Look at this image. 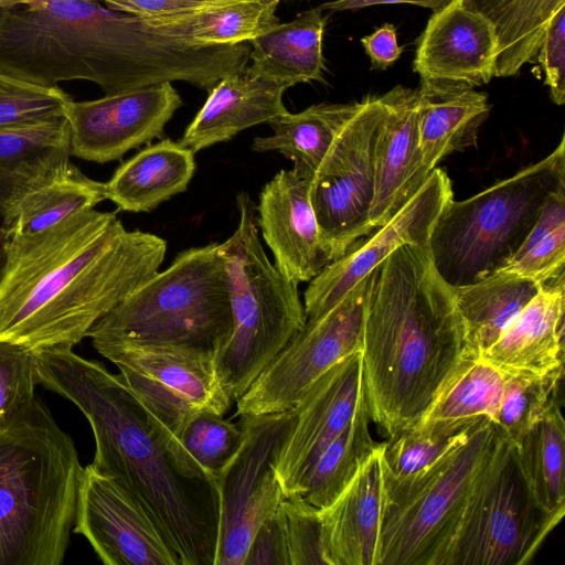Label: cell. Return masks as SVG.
I'll return each mask as SVG.
<instances>
[{
	"mask_svg": "<svg viewBox=\"0 0 565 565\" xmlns=\"http://www.w3.org/2000/svg\"><path fill=\"white\" fill-rule=\"evenodd\" d=\"M167 242L87 209L32 234H11L0 278V340L34 353L74 348L159 271Z\"/></svg>",
	"mask_w": 565,
	"mask_h": 565,
	"instance_id": "obj_1",
	"label": "cell"
},
{
	"mask_svg": "<svg viewBox=\"0 0 565 565\" xmlns=\"http://www.w3.org/2000/svg\"><path fill=\"white\" fill-rule=\"evenodd\" d=\"M39 384L75 404L95 439L92 465L121 483L152 516L182 565H214L216 478L130 391L119 374L73 348L35 353Z\"/></svg>",
	"mask_w": 565,
	"mask_h": 565,
	"instance_id": "obj_2",
	"label": "cell"
},
{
	"mask_svg": "<svg viewBox=\"0 0 565 565\" xmlns=\"http://www.w3.org/2000/svg\"><path fill=\"white\" fill-rule=\"evenodd\" d=\"M465 352L452 287L428 245H405L379 266L361 349L364 394L388 437L411 428Z\"/></svg>",
	"mask_w": 565,
	"mask_h": 565,
	"instance_id": "obj_3",
	"label": "cell"
},
{
	"mask_svg": "<svg viewBox=\"0 0 565 565\" xmlns=\"http://www.w3.org/2000/svg\"><path fill=\"white\" fill-rule=\"evenodd\" d=\"M166 38L97 0H40L0 9V72L44 86L74 79L105 95L156 84Z\"/></svg>",
	"mask_w": 565,
	"mask_h": 565,
	"instance_id": "obj_4",
	"label": "cell"
},
{
	"mask_svg": "<svg viewBox=\"0 0 565 565\" xmlns=\"http://www.w3.org/2000/svg\"><path fill=\"white\" fill-rule=\"evenodd\" d=\"M72 437L36 397L0 431V565H61L83 472Z\"/></svg>",
	"mask_w": 565,
	"mask_h": 565,
	"instance_id": "obj_5",
	"label": "cell"
},
{
	"mask_svg": "<svg viewBox=\"0 0 565 565\" xmlns=\"http://www.w3.org/2000/svg\"><path fill=\"white\" fill-rule=\"evenodd\" d=\"M236 204L237 227L218 244L228 275L233 329L214 354L232 402L245 394L307 320L298 285L281 275L264 250L256 204L245 191L237 193Z\"/></svg>",
	"mask_w": 565,
	"mask_h": 565,
	"instance_id": "obj_6",
	"label": "cell"
},
{
	"mask_svg": "<svg viewBox=\"0 0 565 565\" xmlns=\"http://www.w3.org/2000/svg\"><path fill=\"white\" fill-rule=\"evenodd\" d=\"M233 329L230 284L218 244L180 252L89 330L95 341L199 348L213 354Z\"/></svg>",
	"mask_w": 565,
	"mask_h": 565,
	"instance_id": "obj_7",
	"label": "cell"
},
{
	"mask_svg": "<svg viewBox=\"0 0 565 565\" xmlns=\"http://www.w3.org/2000/svg\"><path fill=\"white\" fill-rule=\"evenodd\" d=\"M565 184V138L542 160L461 201L437 218L428 247L450 286L475 282L516 253L547 195Z\"/></svg>",
	"mask_w": 565,
	"mask_h": 565,
	"instance_id": "obj_8",
	"label": "cell"
},
{
	"mask_svg": "<svg viewBox=\"0 0 565 565\" xmlns=\"http://www.w3.org/2000/svg\"><path fill=\"white\" fill-rule=\"evenodd\" d=\"M500 431L481 418L434 463L396 479L384 468L380 565H440Z\"/></svg>",
	"mask_w": 565,
	"mask_h": 565,
	"instance_id": "obj_9",
	"label": "cell"
},
{
	"mask_svg": "<svg viewBox=\"0 0 565 565\" xmlns=\"http://www.w3.org/2000/svg\"><path fill=\"white\" fill-rule=\"evenodd\" d=\"M559 521L541 507L513 441L500 434L440 565H525Z\"/></svg>",
	"mask_w": 565,
	"mask_h": 565,
	"instance_id": "obj_10",
	"label": "cell"
},
{
	"mask_svg": "<svg viewBox=\"0 0 565 565\" xmlns=\"http://www.w3.org/2000/svg\"><path fill=\"white\" fill-rule=\"evenodd\" d=\"M377 267L302 328L236 401L237 415L294 408L309 387L342 359L361 351Z\"/></svg>",
	"mask_w": 565,
	"mask_h": 565,
	"instance_id": "obj_11",
	"label": "cell"
},
{
	"mask_svg": "<svg viewBox=\"0 0 565 565\" xmlns=\"http://www.w3.org/2000/svg\"><path fill=\"white\" fill-rule=\"evenodd\" d=\"M384 116L381 96L360 100L310 180L309 199L329 263L370 235L374 151Z\"/></svg>",
	"mask_w": 565,
	"mask_h": 565,
	"instance_id": "obj_12",
	"label": "cell"
},
{
	"mask_svg": "<svg viewBox=\"0 0 565 565\" xmlns=\"http://www.w3.org/2000/svg\"><path fill=\"white\" fill-rule=\"evenodd\" d=\"M92 343L178 439L199 414L224 415L231 406L210 351L125 340Z\"/></svg>",
	"mask_w": 565,
	"mask_h": 565,
	"instance_id": "obj_13",
	"label": "cell"
},
{
	"mask_svg": "<svg viewBox=\"0 0 565 565\" xmlns=\"http://www.w3.org/2000/svg\"><path fill=\"white\" fill-rule=\"evenodd\" d=\"M295 417V408L241 415L242 443L215 475L220 523L214 565H243L255 532L285 499L275 461Z\"/></svg>",
	"mask_w": 565,
	"mask_h": 565,
	"instance_id": "obj_14",
	"label": "cell"
},
{
	"mask_svg": "<svg viewBox=\"0 0 565 565\" xmlns=\"http://www.w3.org/2000/svg\"><path fill=\"white\" fill-rule=\"evenodd\" d=\"M73 532L106 565H182L143 505L92 463L83 468Z\"/></svg>",
	"mask_w": 565,
	"mask_h": 565,
	"instance_id": "obj_15",
	"label": "cell"
},
{
	"mask_svg": "<svg viewBox=\"0 0 565 565\" xmlns=\"http://www.w3.org/2000/svg\"><path fill=\"white\" fill-rule=\"evenodd\" d=\"M182 99L172 83L67 104L71 157L107 163L161 138Z\"/></svg>",
	"mask_w": 565,
	"mask_h": 565,
	"instance_id": "obj_16",
	"label": "cell"
},
{
	"mask_svg": "<svg viewBox=\"0 0 565 565\" xmlns=\"http://www.w3.org/2000/svg\"><path fill=\"white\" fill-rule=\"evenodd\" d=\"M451 199L449 177L434 168L422 188L390 221L352 244L309 281L303 302L307 319L331 308L399 247L428 245L434 225Z\"/></svg>",
	"mask_w": 565,
	"mask_h": 565,
	"instance_id": "obj_17",
	"label": "cell"
},
{
	"mask_svg": "<svg viewBox=\"0 0 565 565\" xmlns=\"http://www.w3.org/2000/svg\"><path fill=\"white\" fill-rule=\"evenodd\" d=\"M363 393L359 351L322 374L294 407V426L275 461L285 498L297 494L300 480L318 456L353 418Z\"/></svg>",
	"mask_w": 565,
	"mask_h": 565,
	"instance_id": "obj_18",
	"label": "cell"
},
{
	"mask_svg": "<svg viewBox=\"0 0 565 565\" xmlns=\"http://www.w3.org/2000/svg\"><path fill=\"white\" fill-rule=\"evenodd\" d=\"M310 179L280 170L259 193L257 226L274 256V266L291 282L313 279L329 260L320 245L309 199Z\"/></svg>",
	"mask_w": 565,
	"mask_h": 565,
	"instance_id": "obj_19",
	"label": "cell"
},
{
	"mask_svg": "<svg viewBox=\"0 0 565 565\" xmlns=\"http://www.w3.org/2000/svg\"><path fill=\"white\" fill-rule=\"evenodd\" d=\"M497 46L491 22L452 0L430 15L417 41L413 70L420 79L482 86L494 77Z\"/></svg>",
	"mask_w": 565,
	"mask_h": 565,
	"instance_id": "obj_20",
	"label": "cell"
},
{
	"mask_svg": "<svg viewBox=\"0 0 565 565\" xmlns=\"http://www.w3.org/2000/svg\"><path fill=\"white\" fill-rule=\"evenodd\" d=\"M384 443L361 462L338 497L319 509L328 565H380L385 503Z\"/></svg>",
	"mask_w": 565,
	"mask_h": 565,
	"instance_id": "obj_21",
	"label": "cell"
},
{
	"mask_svg": "<svg viewBox=\"0 0 565 565\" xmlns=\"http://www.w3.org/2000/svg\"><path fill=\"white\" fill-rule=\"evenodd\" d=\"M381 98L385 116L375 142L370 234L390 221L430 173L418 146L417 88L397 85Z\"/></svg>",
	"mask_w": 565,
	"mask_h": 565,
	"instance_id": "obj_22",
	"label": "cell"
},
{
	"mask_svg": "<svg viewBox=\"0 0 565 565\" xmlns=\"http://www.w3.org/2000/svg\"><path fill=\"white\" fill-rule=\"evenodd\" d=\"M565 275L541 285L479 358L505 375L564 374Z\"/></svg>",
	"mask_w": 565,
	"mask_h": 565,
	"instance_id": "obj_23",
	"label": "cell"
},
{
	"mask_svg": "<svg viewBox=\"0 0 565 565\" xmlns=\"http://www.w3.org/2000/svg\"><path fill=\"white\" fill-rule=\"evenodd\" d=\"M284 84L252 76L246 72L222 77L185 128L179 143L194 153L232 139L239 131L287 111Z\"/></svg>",
	"mask_w": 565,
	"mask_h": 565,
	"instance_id": "obj_24",
	"label": "cell"
},
{
	"mask_svg": "<svg viewBox=\"0 0 565 565\" xmlns=\"http://www.w3.org/2000/svg\"><path fill=\"white\" fill-rule=\"evenodd\" d=\"M71 162L67 119L57 117L0 130V225L32 190L55 179Z\"/></svg>",
	"mask_w": 565,
	"mask_h": 565,
	"instance_id": "obj_25",
	"label": "cell"
},
{
	"mask_svg": "<svg viewBox=\"0 0 565 565\" xmlns=\"http://www.w3.org/2000/svg\"><path fill=\"white\" fill-rule=\"evenodd\" d=\"M488 95L463 83L420 79L417 88L418 146L428 171L445 157L477 143L489 116Z\"/></svg>",
	"mask_w": 565,
	"mask_h": 565,
	"instance_id": "obj_26",
	"label": "cell"
},
{
	"mask_svg": "<svg viewBox=\"0 0 565 565\" xmlns=\"http://www.w3.org/2000/svg\"><path fill=\"white\" fill-rule=\"evenodd\" d=\"M504 382L505 374L501 371L481 358L463 352L428 408L411 429L449 438L481 418L495 423Z\"/></svg>",
	"mask_w": 565,
	"mask_h": 565,
	"instance_id": "obj_27",
	"label": "cell"
},
{
	"mask_svg": "<svg viewBox=\"0 0 565 565\" xmlns=\"http://www.w3.org/2000/svg\"><path fill=\"white\" fill-rule=\"evenodd\" d=\"M328 15L312 8L248 42L252 76L286 85L324 82L323 33Z\"/></svg>",
	"mask_w": 565,
	"mask_h": 565,
	"instance_id": "obj_28",
	"label": "cell"
},
{
	"mask_svg": "<svg viewBox=\"0 0 565 565\" xmlns=\"http://www.w3.org/2000/svg\"><path fill=\"white\" fill-rule=\"evenodd\" d=\"M195 170L194 152L169 138L149 143L122 162L105 182L106 199L118 211L149 212L186 190Z\"/></svg>",
	"mask_w": 565,
	"mask_h": 565,
	"instance_id": "obj_29",
	"label": "cell"
},
{
	"mask_svg": "<svg viewBox=\"0 0 565 565\" xmlns=\"http://www.w3.org/2000/svg\"><path fill=\"white\" fill-rule=\"evenodd\" d=\"M280 0L236 2L162 17H140L153 31L191 46H228L248 43L280 23Z\"/></svg>",
	"mask_w": 565,
	"mask_h": 565,
	"instance_id": "obj_30",
	"label": "cell"
},
{
	"mask_svg": "<svg viewBox=\"0 0 565 565\" xmlns=\"http://www.w3.org/2000/svg\"><path fill=\"white\" fill-rule=\"evenodd\" d=\"M520 275L495 270L468 285L452 287L465 331V353L480 355L540 289Z\"/></svg>",
	"mask_w": 565,
	"mask_h": 565,
	"instance_id": "obj_31",
	"label": "cell"
},
{
	"mask_svg": "<svg viewBox=\"0 0 565 565\" xmlns=\"http://www.w3.org/2000/svg\"><path fill=\"white\" fill-rule=\"evenodd\" d=\"M359 106L360 102L321 103L296 114L287 110L267 122L273 135L256 137L252 150L278 151L294 162L292 169L311 180L337 136Z\"/></svg>",
	"mask_w": 565,
	"mask_h": 565,
	"instance_id": "obj_32",
	"label": "cell"
},
{
	"mask_svg": "<svg viewBox=\"0 0 565 565\" xmlns=\"http://www.w3.org/2000/svg\"><path fill=\"white\" fill-rule=\"evenodd\" d=\"M481 13L497 34L494 77L518 75L539 53L548 22L565 0H460Z\"/></svg>",
	"mask_w": 565,
	"mask_h": 565,
	"instance_id": "obj_33",
	"label": "cell"
},
{
	"mask_svg": "<svg viewBox=\"0 0 565 565\" xmlns=\"http://www.w3.org/2000/svg\"><path fill=\"white\" fill-rule=\"evenodd\" d=\"M522 472L541 507L565 513V422L558 399L514 443Z\"/></svg>",
	"mask_w": 565,
	"mask_h": 565,
	"instance_id": "obj_34",
	"label": "cell"
},
{
	"mask_svg": "<svg viewBox=\"0 0 565 565\" xmlns=\"http://www.w3.org/2000/svg\"><path fill=\"white\" fill-rule=\"evenodd\" d=\"M370 422L363 393L353 418L318 456L300 480L297 494L318 509L329 505L379 445L370 433Z\"/></svg>",
	"mask_w": 565,
	"mask_h": 565,
	"instance_id": "obj_35",
	"label": "cell"
},
{
	"mask_svg": "<svg viewBox=\"0 0 565 565\" xmlns=\"http://www.w3.org/2000/svg\"><path fill=\"white\" fill-rule=\"evenodd\" d=\"M105 200V182L90 179L70 162L58 177L29 192L2 225L11 234H32Z\"/></svg>",
	"mask_w": 565,
	"mask_h": 565,
	"instance_id": "obj_36",
	"label": "cell"
},
{
	"mask_svg": "<svg viewBox=\"0 0 565 565\" xmlns=\"http://www.w3.org/2000/svg\"><path fill=\"white\" fill-rule=\"evenodd\" d=\"M563 375H505L495 425L515 441L558 399Z\"/></svg>",
	"mask_w": 565,
	"mask_h": 565,
	"instance_id": "obj_37",
	"label": "cell"
},
{
	"mask_svg": "<svg viewBox=\"0 0 565 565\" xmlns=\"http://www.w3.org/2000/svg\"><path fill=\"white\" fill-rule=\"evenodd\" d=\"M71 100L58 86H44L0 72V130L63 117Z\"/></svg>",
	"mask_w": 565,
	"mask_h": 565,
	"instance_id": "obj_38",
	"label": "cell"
},
{
	"mask_svg": "<svg viewBox=\"0 0 565 565\" xmlns=\"http://www.w3.org/2000/svg\"><path fill=\"white\" fill-rule=\"evenodd\" d=\"M38 384L35 353L0 340V431L33 404Z\"/></svg>",
	"mask_w": 565,
	"mask_h": 565,
	"instance_id": "obj_39",
	"label": "cell"
},
{
	"mask_svg": "<svg viewBox=\"0 0 565 565\" xmlns=\"http://www.w3.org/2000/svg\"><path fill=\"white\" fill-rule=\"evenodd\" d=\"M242 439L239 423L234 424L213 413L195 416L179 438L186 451L214 476L234 456Z\"/></svg>",
	"mask_w": 565,
	"mask_h": 565,
	"instance_id": "obj_40",
	"label": "cell"
},
{
	"mask_svg": "<svg viewBox=\"0 0 565 565\" xmlns=\"http://www.w3.org/2000/svg\"><path fill=\"white\" fill-rule=\"evenodd\" d=\"M466 430L449 438L419 434L411 428L402 430L384 443V468L396 479L416 476L455 445Z\"/></svg>",
	"mask_w": 565,
	"mask_h": 565,
	"instance_id": "obj_41",
	"label": "cell"
},
{
	"mask_svg": "<svg viewBox=\"0 0 565 565\" xmlns=\"http://www.w3.org/2000/svg\"><path fill=\"white\" fill-rule=\"evenodd\" d=\"M285 514L290 565H328L319 509L301 494L281 502Z\"/></svg>",
	"mask_w": 565,
	"mask_h": 565,
	"instance_id": "obj_42",
	"label": "cell"
},
{
	"mask_svg": "<svg viewBox=\"0 0 565 565\" xmlns=\"http://www.w3.org/2000/svg\"><path fill=\"white\" fill-rule=\"evenodd\" d=\"M564 266L565 224L544 236L525 253L510 258L500 269L545 285L565 275Z\"/></svg>",
	"mask_w": 565,
	"mask_h": 565,
	"instance_id": "obj_43",
	"label": "cell"
},
{
	"mask_svg": "<svg viewBox=\"0 0 565 565\" xmlns=\"http://www.w3.org/2000/svg\"><path fill=\"white\" fill-rule=\"evenodd\" d=\"M536 58L554 104L565 103V7L548 22Z\"/></svg>",
	"mask_w": 565,
	"mask_h": 565,
	"instance_id": "obj_44",
	"label": "cell"
},
{
	"mask_svg": "<svg viewBox=\"0 0 565 565\" xmlns=\"http://www.w3.org/2000/svg\"><path fill=\"white\" fill-rule=\"evenodd\" d=\"M243 565H290L281 504L255 532Z\"/></svg>",
	"mask_w": 565,
	"mask_h": 565,
	"instance_id": "obj_45",
	"label": "cell"
},
{
	"mask_svg": "<svg viewBox=\"0 0 565 565\" xmlns=\"http://www.w3.org/2000/svg\"><path fill=\"white\" fill-rule=\"evenodd\" d=\"M238 0H103L110 9L137 17H162L226 6Z\"/></svg>",
	"mask_w": 565,
	"mask_h": 565,
	"instance_id": "obj_46",
	"label": "cell"
},
{
	"mask_svg": "<svg viewBox=\"0 0 565 565\" xmlns=\"http://www.w3.org/2000/svg\"><path fill=\"white\" fill-rule=\"evenodd\" d=\"M565 224V184L553 190L545 199L539 216L530 233L512 256L525 253L531 246L550 234L552 231ZM511 257V258H512Z\"/></svg>",
	"mask_w": 565,
	"mask_h": 565,
	"instance_id": "obj_47",
	"label": "cell"
},
{
	"mask_svg": "<svg viewBox=\"0 0 565 565\" xmlns=\"http://www.w3.org/2000/svg\"><path fill=\"white\" fill-rule=\"evenodd\" d=\"M362 46L370 57L371 68L385 71L402 55L404 47L398 44L397 30L392 23H384L374 32L361 39Z\"/></svg>",
	"mask_w": 565,
	"mask_h": 565,
	"instance_id": "obj_48",
	"label": "cell"
},
{
	"mask_svg": "<svg viewBox=\"0 0 565 565\" xmlns=\"http://www.w3.org/2000/svg\"><path fill=\"white\" fill-rule=\"evenodd\" d=\"M452 0H332L322 3L319 8L329 11L359 10L380 4L409 3L426 9L438 11L448 6Z\"/></svg>",
	"mask_w": 565,
	"mask_h": 565,
	"instance_id": "obj_49",
	"label": "cell"
},
{
	"mask_svg": "<svg viewBox=\"0 0 565 565\" xmlns=\"http://www.w3.org/2000/svg\"><path fill=\"white\" fill-rule=\"evenodd\" d=\"M9 238H10L9 230L6 226L0 225V278H1L3 267L6 264L7 246H8Z\"/></svg>",
	"mask_w": 565,
	"mask_h": 565,
	"instance_id": "obj_50",
	"label": "cell"
},
{
	"mask_svg": "<svg viewBox=\"0 0 565 565\" xmlns=\"http://www.w3.org/2000/svg\"><path fill=\"white\" fill-rule=\"evenodd\" d=\"M36 1H40V0H0V9L28 4V3H32V2H36ZM97 1L102 2L103 0H97Z\"/></svg>",
	"mask_w": 565,
	"mask_h": 565,
	"instance_id": "obj_51",
	"label": "cell"
},
{
	"mask_svg": "<svg viewBox=\"0 0 565 565\" xmlns=\"http://www.w3.org/2000/svg\"><path fill=\"white\" fill-rule=\"evenodd\" d=\"M259 1H270V0H259Z\"/></svg>",
	"mask_w": 565,
	"mask_h": 565,
	"instance_id": "obj_52",
	"label": "cell"
}]
</instances>
